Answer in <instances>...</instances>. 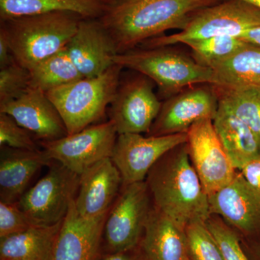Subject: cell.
I'll return each mask as SVG.
<instances>
[{"label":"cell","mask_w":260,"mask_h":260,"mask_svg":"<svg viewBox=\"0 0 260 260\" xmlns=\"http://www.w3.org/2000/svg\"><path fill=\"white\" fill-rule=\"evenodd\" d=\"M210 68L216 75L218 86L260 88V47L246 43L235 54Z\"/></svg>","instance_id":"cell-24"},{"label":"cell","mask_w":260,"mask_h":260,"mask_svg":"<svg viewBox=\"0 0 260 260\" xmlns=\"http://www.w3.org/2000/svg\"><path fill=\"white\" fill-rule=\"evenodd\" d=\"M34 136L12 116L0 113V146L20 150H39Z\"/></svg>","instance_id":"cell-31"},{"label":"cell","mask_w":260,"mask_h":260,"mask_svg":"<svg viewBox=\"0 0 260 260\" xmlns=\"http://www.w3.org/2000/svg\"><path fill=\"white\" fill-rule=\"evenodd\" d=\"M213 86L218 95L219 107L244 121L260 143V88Z\"/></svg>","instance_id":"cell-26"},{"label":"cell","mask_w":260,"mask_h":260,"mask_svg":"<svg viewBox=\"0 0 260 260\" xmlns=\"http://www.w3.org/2000/svg\"><path fill=\"white\" fill-rule=\"evenodd\" d=\"M108 213L103 236L108 253L131 250L140 245L153 208L145 181L121 187Z\"/></svg>","instance_id":"cell-8"},{"label":"cell","mask_w":260,"mask_h":260,"mask_svg":"<svg viewBox=\"0 0 260 260\" xmlns=\"http://www.w3.org/2000/svg\"><path fill=\"white\" fill-rule=\"evenodd\" d=\"M31 226L18 203L0 201V239L23 232Z\"/></svg>","instance_id":"cell-32"},{"label":"cell","mask_w":260,"mask_h":260,"mask_svg":"<svg viewBox=\"0 0 260 260\" xmlns=\"http://www.w3.org/2000/svg\"><path fill=\"white\" fill-rule=\"evenodd\" d=\"M49 167L46 175L18 202L32 225L49 226L61 221L79 189L80 175L59 162Z\"/></svg>","instance_id":"cell-7"},{"label":"cell","mask_w":260,"mask_h":260,"mask_svg":"<svg viewBox=\"0 0 260 260\" xmlns=\"http://www.w3.org/2000/svg\"><path fill=\"white\" fill-rule=\"evenodd\" d=\"M215 0H115L99 18L118 54L172 29L182 30L195 12Z\"/></svg>","instance_id":"cell-1"},{"label":"cell","mask_w":260,"mask_h":260,"mask_svg":"<svg viewBox=\"0 0 260 260\" xmlns=\"http://www.w3.org/2000/svg\"><path fill=\"white\" fill-rule=\"evenodd\" d=\"M108 213L83 218L73 200L61 223L52 260H96Z\"/></svg>","instance_id":"cell-17"},{"label":"cell","mask_w":260,"mask_h":260,"mask_svg":"<svg viewBox=\"0 0 260 260\" xmlns=\"http://www.w3.org/2000/svg\"><path fill=\"white\" fill-rule=\"evenodd\" d=\"M53 162L43 150L1 147L0 201L18 203L37 173Z\"/></svg>","instance_id":"cell-19"},{"label":"cell","mask_w":260,"mask_h":260,"mask_svg":"<svg viewBox=\"0 0 260 260\" xmlns=\"http://www.w3.org/2000/svg\"><path fill=\"white\" fill-rule=\"evenodd\" d=\"M15 59L11 48L4 34L0 32V68L14 62Z\"/></svg>","instance_id":"cell-35"},{"label":"cell","mask_w":260,"mask_h":260,"mask_svg":"<svg viewBox=\"0 0 260 260\" xmlns=\"http://www.w3.org/2000/svg\"><path fill=\"white\" fill-rule=\"evenodd\" d=\"M123 68L114 64L93 78H83L47 92L62 118L68 135L75 134L102 119L120 82Z\"/></svg>","instance_id":"cell-5"},{"label":"cell","mask_w":260,"mask_h":260,"mask_svg":"<svg viewBox=\"0 0 260 260\" xmlns=\"http://www.w3.org/2000/svg\"><path fill=\"white\" fill-rule=\"evenodd\" d=\"M114 62L153 80L166 99L193 85H218L213 69L171 46L135 48L117 54Z\"/></svg>","instance_id":"cell-4"},{"label":"cell","mask_w":260,"mask_h":260,"mask_svg":"<svg viewBox=\"0 0 260 260\" xmlns=\"http://www.w3.org/2000/svg\"><path fill=\"white\" fill-rule=\"evenodd\" d=\"M30 87L47 92L84 78L66 48L29 70Z\"/></svg>","instance_id":"cell-25"},{"label":"cell","mask_w":260,"mask_h":260,"mask_svg":"<svg viewBox=\"0 0 260 260\" xmlns=\"http://www.w3.org/2000/svg\"><path fill=\"white\" fill-rule=\"evenodd\" d=\"M117 136L114 123L109 120L60 139L39 142V145L53 161L80 176L96 162L111 158Z\"/></svg>","instance_id":"cell-9"},{"label":"cell","mask_w":260,"mask_h":260,"mask_svg":"<svg viewBox=\"0 0 260 260\" xmlns=\"http://www.w3.org/2000/svg\"><path fill=\"white\" fill-rule=\"evenodd\" d=\"M153 83L138 73L120 80L108 112L118 135L148 134L162 105L154 92Z\"/></svg>","instance_id":"cell-10"},{"label":"cell","mask_w":260,"mask_h":260,"mask_svg":"<svg viewBox=\"0 0 260 260\" xmlns=\"http://www.w3.org/2000/svg\"><path fill=\"white\" fill-rule=\"evenodd\" d=\"M188 249L191 260H224L205 222H194L185 227Z\"/></svg>","instance_id":"cell-28"},{"label":"cell","mask_w":260,"mask_h":260,"mask_svg":"<svg viewBox=\"0 0 260 260\" xmlns=\"http://www.w3.org/2000/svg\"><path fill=\"white\" fill-rule=\"evenodd\" d=\"M243 42L260 47V25L243 32L239 37Z\"/></svg>","instance_id":"cell-36"},{"label":"cell","mask_w":260,"mask_h":260,"mask_svg":"<svg viewBox=\"0 0 260 260\" xmlns=\"http://www.w3.org/2000/svg\"><path fill=\"white\" fill-rule=\"evenodd\" d=\"M0 113L12 116L39 142L52 141L68 135L55 106L41 89L30 87L19 99L0 105Z\"/></svg>","instance_id":"cell-16"},{"label":"cell","mask_w":260,"mask_h":260,"mask_svg":"<svg viewBox=\"0 0 260 260\" xmlns=\"http://www.w3.org/2000/svg\"><path fill=\"white\" fill-rule=\"evenodd\" d=\"M186 140V133L147 137L135 133L118 135L111 159L120 172L122 187L145 181L159 159Z\"/></svg>","instance_id":"cell-13"},{"label":"cell","mask_w":260,"mask_h":260,"mask_svg":"<svg viewBox=\"0 0 260 260\" xmlns=\"http://www.w3.org/2000/svg\"><path fill=\"white\" fill-rule=\"evenodd\" d=\"M205 224L218 244L224 260H249L242 249L239 236L223 218L210 214Z\"/></svg>","instance_id":"cell-29"},{"label":"cell","mask_w":260,"mask_h":260,"mask_svg":"<svg viewBox=\"0 0 260 260\" xmlns=\"http://www.w3.org/2000/svg\"><path fill=\"white\" fill-rule=\"evenodd\" d=\"M245 44L239 37L223 36L189 41L184 44L192 51L195 60L200 64L211 68L235 54Z\"/></svg>","instance_id":"cell-27"},{"label":"cell","mask_w":260,"mask_h":260,"mask_svg":"<svg viewBox=\"0 0 260 260\" xmlns=\"http://www.w3.org/2000/svg\"><path fill=\"white\" fill-rule=\"evenodd\" d=\"M30 88V71L16 61L0 68V105L16 100Z\"/></svg>","instance_id":"cell-30"},{"label":"cell","mask_w":260,"mask_h":260,"mask_svg":"<svg viewBox=\"0 0 260 260\" xmlns=\"http://www.w3.org/2000/svg\"><path fill=\"white\" fill-rule=\"evenodd\" d=\"M259 25V8L242 0H225L195 12L185 28L177 34L149 39L140 47H168L223 36L239 37L245 30Z\"/></svg>","instance_id":"cell-6"},{"label":"cell","mask_w":260,"mask_h":260,"mask_svg":"<svg viewBox=\"0 0 260 260\" xmlns=\"http://www.w3.org/2000/svg\"><path fill=\"white\" fill-rule=\"evenodd\" d=\"M239 172L252 187L260 191V158L247 162Z\"/></svg>","instance_id":"cell-33"},{"label":"cell","mask_w":260,"mask_h":260,"mask_svg":"<svg viewBox=\"0 0 260 260\" xmlns=\"http://www.w3.org/2000/svg\"><path fill=\"white\" fill-rule=\"evenodd\" d=\"M105 4H109V3H112V2L115 1V0H102Z\"/></svg>","instance_id":"cell-38"},{"label":"cell","mask_w":260,"mask_h":260,"mask_svg":"<svg viewBox=\"0 0 260 260\" xmlns=\"http://www.w3.org/2000/svg\"><path fill=\"white\" fill-rule=\"evenodd\" d=\"M215 1L219 3V2L225 1V0H215ZM242 1L246 2V3L254 5V6L256 7V8H259L260 10V0H242Z\"/></svg>","instance_id":"cell-37"},{"label":"cell","mask_w":260,"mask_h":260,"mask_svg":"<svg viewBox=\"0 0 260 260\" xmlns=\"http://www.w3.org/2000/svg\"><path fill=\"white\" fill-rule=\"evenodd\" d=\"M121 187L120 172L111 158L104 159L80 175L75 208L83 218L102 216L110 211Z\"/></svg>","instance_id":"cell-18"},{"label":"cell","mask_w":260,"mask_h":260,"mask_svg":"<svg viewBox=\"0 0 260 260\" xmlns=\"http://www.w3.org/2000/svg\"><path fill=\"white\" fill-rule=\"evenodd\" d=\"M62 220L49 226L32 225L0 239V260H52Z\"/></svg>","instance_id":"cell-22"},{"label":"cell","mask_w":260,"mask_h":260,"mask_svg":"<svg viewBox=\"0 0 260 260\" xmlns=\"http://www.w3.org/2000/svg\"><path fill=\"white\" fill-rule=\"evenodd\" d=\"M213 125L224 150L237 170L247 162L260 158L257 137L244 121L219 107Z\"/></svg>","instance_id":"cell-21"},{"label":"cell","mask_w":260,"mask_h":260,"mask_svg":"<svg viewBox=\"0 0 260 260\" xmlns=\"http://www.w3.org/2000/svg\"><path fill=\"white\" fill-rule=\"evenodd\" d=\"M66 49L84 78L107 71L118 54L112 37L99 18L81 19Z\"/></svg>","instance_id":"cell-15"},{"label":"cell","mask_w":260,"mask_h":260,"mask_svg":"<svg viewBox=\"0 0 260 260\" xmlns=\"http://www.w3.org/2000/svg\"><path fill=\"white\" fill-rule=\"evenodd\" d=\"M81 19L67 12L7 19L0 20V32L9 43L15 61L30 70L65 49Z\"/></svg>","instance_id":"cell-3"},{"label":"cell","mask_w":260,"mask_h":260,"mask_svg":"<svg viewBox=\"0 0 260 260\" xmlns=\"http://www.w3.org/2000/svg\"><path fill=\"white\" fill-rule=\"evenodd\" d=\"M106 8L102 0H0V20L57 12L99 19Z\"/></svg>","instance_id":"cell-23"},{"label":"cell","mask_w":260,"mask_h":260,"mask_svg":"<svg viewBox=\"0 0 260 260\" xmlns=\"http://www.w3.org/2000/svg\"><path fill=\"white\" fill-rule=\"evenodd\" d=\"M210 214L218 215L246 237L260 236V191L240 172L229 184L209 197Z\"/></svg>","instance_id":"cell-14"},{"label":"cell","mask_w":260,"mask_h":260,"mask_svg":"<svg viewBox=\"0 0 260 260\" xmlns=\"http://www.w3.org/2000/svg\"><path fill=\"white\" fill-rule=\"evenodd\" d=\"M154 207L186 227L210 215L209 197L183 143L161 157L145 179Z\"/></svg>","instance_id":"cell-2"},{"label":"cell","mask_w":260,"mask_h":260,"mask_svg":"<svg viewBox=\"0 0 260 260\" xmlns=\"http://www.w3.org/2000/svg\"><path fill=\"white\" fill-rule=\"evenodd\" d=\"M218 97L213 85H193L168 98L162 103L147 136L186 133L203 119L213 120L218 110Z\"/></svg>","instance_id":"cell-12"},{"label":"cell","mask_w":260,"mask_h":260,"mask_svg":"<svg viewBox=\"0 0 260 260\" xmlns=\"http://www.w3.org/2000/svg\"><path fill=\"white\" fill-rule=\"evenodd\" d=\"M190 260H191V259H190Z\"/></svg>","instance_id":"cell-39"},{"label":"cell","mask_w":260,"mask_h":260,"mask_svg":"<svg viewBox=\"0 0 260 260\" xmlns=\"http://www.w3.org/2000/svg\"><path fill=\"white\" fill-rule=\"evenodd\" d=\"M146 260H190L185 227L153 207L140 243Z\"/></svg>","instance_id":"cell-20"},{"label":"cell","mask_w":260,"mask_h":260,"mask_svg":"<svg viewBox=\"0 0 260 260\" xmlns=\"http://www.w3.org/2000/svg\"><path fill=\"white\" fill-rule=\"evenodd\" d=\"M188 153L208 197L229 184L237 174L224 150L213 120L203 119L186 133Z\"/></svg>","instance_id":"cell-11"},{"label":"cell","mask_w":260,"mask_h":260,"mask_svg":"<svg viewBox=\"0 0 260 260\" xmlns=\"http://www.w3.org/2000/svg\"><path fill=\"white\" fill-rule=\"evenodd\" d=\"M96 260H146L141 246L131 250L119 252L107 253L106 255L99 257Z\"/></svg>","instance_id":"cell-34"}]
</instances>
